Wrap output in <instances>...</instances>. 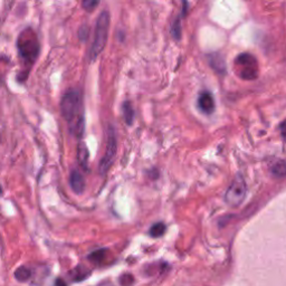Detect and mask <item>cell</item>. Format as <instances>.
Returning <instances> with one entry per match:
<instances>
[{"mask_svg": "<svg viewBox=\"0 0 286 286\" xmlns=\"http://www.w3.org/2000/svg\"><path fill=\"white\" fill-rule=\"evenodd\" d=\"M61 110L63 118L70 125L71 133L81 138L84 132V114L81 93L76 89H71L64 94Z\"/></svg>", "mask_w": 286, "mask_h": 286, "instance_id": "1", "label": "cell"}, {"mask_svg": "<svg viewBox=\"0 0 286 286\" xmlns=\"http://www.w3.org/2000/svg\"><path fill=\"white\" fill-rule=\"evenodd\" d=\"M109 27H110V15L108 11H102L96 21L95 35H94V41L92 48L89 50V57L91 61H94L102 50L105 48L106 42H108L109 36Z\"/></svg>", "mask_w": 286, "mask_h": 286, "instance_id": "2", "label": "cell"}, {"mask_svg": "<svg viewBox=\"0 0 286 286\" xmlns=\"http://www.w3.org/2000/svg\"><path fill=\"white\" fill-rule=\"evenodd\" d=\"M18 49L20 56L28 64H33L40 53V44L32 29H26L20 34L18 40Z\"/></svg>", "mask_w": 286, "mask_h": 286, "instance_id": "3", "label": "cell"}, {"mask_svg": "<svg viewBox=\"0 0 286 286\" xmlns=\"http://www.w3.org/2000/svg\"><path fill=\"white\" fill-rule=\"evenodd\" d=\"M235 66L241 79L247 81L257 79L259 72L258 63L251 54L243 53L238 55L235 59Z\"/></svg>", "mask_w": 286, "mask_h": 286, "instance_id": "4", "label": "cell"}, {"mask_svg": "<svg viewBox=\"0 0 286 286\" xmlns=\"http://www.w3.org/2000/svg\"><path fill=\"white\" fill-rule=\"evenodd\" d=\"M247 193V187L244 178L242 176H236L230 183L227 193L225 195V200L229 206L238 207L244 202Z\"/></svg>", "mask_w": 286, "mask_h": 286, "instance_id": "5", "label": "cell"}, {"mask_svg": "<svg viewBox=\"0 0 286 286\" xmlns=\"http://www.w3.org/2000/svg\"><path fill=\"white\" fill-rule=\"evenodd\" d=\"M117 135H115L114 129L112 126H110L109 129V134H108V143H106V150L103 156V159L101 160L100 163V173L102 176L109 171L111 165H112L114 158L117 156Z\"/></svg>", "mask_w": 286, "mask_h": 286, "instance_id": "6", "label": "cell"}, {"mask_svg": "<svg viewBox=\"0 0 286 286\" xmlns=\"http://www.w3.org/2000/svg\"><path fill=\"white\" fill-rule=\"evenodd\" d=\"M199 109L206 114H211L215 111V101L210 92L204 91L199 95L198 99Z\"/></svg>", "mask_w": 286, "mask_h": 286, "instance_id": "7", "label": "cell"}, {"mask_svg": "<svg viewBox=\"0 0 286 286\" xmlns=\"http://www.w3.org/2000/svg\"><path fill=\"white\" fill-rule=\"evenodd\" d=\"M70 185L75 194H82L85 190V180L79 170H73L70 177Z\"/></svg>", "mask_w": 286, "mask_h": 286, "instance_id": "8", "label": "cell"}, {"mask_svg": "<svg viewBox=\"0 0 286 286\" xmlns=\"http://www.w3.org/2000/svg\"><path fill=\"white\" fill-rule=\"evenodd\" d=\"M209 64H210L211 67L218 73H225L226 72V63L224 57L221 56L218 53H212L211 55L208 56Z\"/></svg>", "mask_w": 286, "mask_h": 286, "instance_id": "9", "label": "cell"}, {"mask_svg": "<svg viewBox=\"0 0 286 286\" xmlns=\"http://www.w3.org/2000/svg\"><path fill=\"white\" fill-rule=\"evenodd\" d=\"M123 118H124L126 124L131 125L132 123H133L134 110L132 108L130 102H124V104H123Z\"/></svg>", "mask_w": 286, "mask_h": 286, "instance_id": "10", "label": "cell"}, {"mask_svg": "<svg viewBox=\"0 0 286 286\" xmlns=\"http://www.w3.org/2000/svg\"><path fill=\"white\" fill-rule=\"evenodd\" d=\"M31 276H32V272L26 266H21L19 268H17L15 272L16 280H18L20 282L28 281L29 279H31Z\"/></svg>", "mask_w": 286, "mask_h": 286, "instance_id": "11", "label": "cell"}, {"mask_svg": "<svg viewBox=\"0 0 286 286\" xmlns=\"http://www.w3.org/2000/svg\"><path fill=\"white\" fill-rule=\"evenodd\" d=\"M272 173L274 174L275 177L279 178H283L286 173V166H285V161L284 160H280L277 161L276 163L273 165L272 168Z\"/></svg>", "mask_w": 286, "mask_h": 286, "instance_id": "12", "label": "cell"}, {"mask_svg": "<svg viewBox=\"0 0 286 286\" xmlns=\"http://www.w3.org/2000/svg\"><path fill=\"white\" fill-rule=\"evenodd\" d=\"M87 161H88V150L85 144H82V146H80L79 149V162L83 168L86 169Z\"/></svg>", "mask_w": 286, "mask_h": 286, "instance_id": "13", "label": "cell"}, {"mask_svg": "<svg viewBox=\"0 0 286 286\" xmlns=\"http://www.w3.org/2000/svg\"><path fill=\"white\" fill-rule=\"evenodd\" d=\"M165 233V225L163 223H157L151 227L150 235L152 237H161Z\"/></svg>", "mask_w": 286, "mask_h": 286, "instance_id": "14", "label": "cell"}, {"mask_svg": "<svg viewBox=\"0 0 286 286\" xmlns=\"http://www.w3.org/2000/svg\"><path fill=\"white\" fill-rule=\"evenodd\" d=\"M171 34L174 37V40H180L181 37V25H180V17H178V19L174 21L171 28Z\"/></svg>", "mask_w": 286, "mask_h": 286, "instance_id": "15", "label": "cell"}, {"mask_svg": "<svg viewBox=\"0 0 286 286\" xmlns=\"http://www.w3.org/2000/svg\"><path fill=\"white\" fill-rule=\"evenodd\" d=\"M100 0H82V7L86 11H93L99 5Z\"/></svg>", "mask_w": 286, "mask_h": 286, "instance_id": "16", "label": "cell"}, {"mask_svg": "<svg viewBox=\"0 0 286 286\" xmlns=\"http://www.w3.org/2000/svg\"><path fill=\"white\" fill-rule=\"evenodd\" d=\"M105 249H102V250H96V251H94V253H92L91 255H89V257L88 258H91L92 260H94V262H101L102 258L104 257L105 255H103L105 253Z\"/></svg>", "mask_w": 286, "mask_h": 286, "instance_id": "17", "label": "cell"}, {"mask_svg": "<svg viewBox=\"0 0 286 286\" xmlns=\"http://www.w3.org/2000/svg\"><path fill=\"white\" fill-rule=\"evenodd\" d=\"M120 283L122 286H131L133 284V277H132L130 274H125L121 277Z\"/></svg>", "mask_w": 286, "mask_h": 286, "instance_id": "18", "label": "cell"}, {"mask_svg": "<svg viewBox=\"0 0 286 286\" xmlns=\"http://www.w3.org/2000/svg\"><path fill=\"white\" fill-rule=\"evenodd\" d=\"M87 33H88V31H87V28L86 27H82L80 29V38H82V40H85V38H86V36H87Z\"/></svg>", "mask_w": 286, "mask_h": 286, "instance_id": "19", "label": "cell"}, {"mask_svg": "<svg viewBox=\"0 0 286 286\" xmlns=\"http://www.w3.org/2000/svg\"><path fill=\"white\" fill-rule=\"evenodd\" d=\"M55 286H67L65 282L61 279H57L56 282H55Z\"/></svg>", "mask_w": 286, "mask_h": 286, "instance_id": "20", "label": "cell"}, {"mask_svg": "<svg viewBox=\"0 0 286 286\" xmlns=\"http://www.w3.org/2000/svg\"><path fill=\"white\" fill-rule=\"evenodd\" d=\"M2 195V188H1V186H0V196Z\"/></svg>", "mask_w": 286, "mask_h": 286, "instance_id": "21", "label": "cell"}]
</instances>
